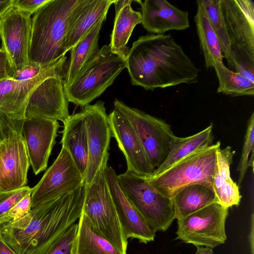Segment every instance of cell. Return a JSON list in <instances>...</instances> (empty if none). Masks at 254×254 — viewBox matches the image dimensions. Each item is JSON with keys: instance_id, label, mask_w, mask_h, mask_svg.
Instances as JSON below:
<instances>
[{"instance_id": "6da1fadb", "label": "cell", "mask_w": 254, "mask_h": 254, "mask_svg": "<svg viewBox=\"0 0 254 254\" xmlns=\"http://www.w3.org/2000/svg\"><path fill=\"white\" fill-rule=\"evenodd\" d=\"M125 64L132 84L146 90L198 81V68L170 34L140 36L129 49Z\"/></svg>"}, {"instance_id": "7a4b0ae2", "label": "cell", "mask_w": 254, "mask_h": 254, "mask_svg": "<svg viewBox=\"0 0 254 254\" xmlns=\"http://www.w3.org/2000/svg\"><path fill=\"white\" fill-rule=\"evenodd\" d=\"M85 185L59 198L32 208L28 214L0 225V232L17 254H46L57 240L79 219Z\"/></svg>"}, {"instance_id": "3957f363", "label": "cell", "mask_w": 254, "mask_h": 254, "mask_svg": "<svg viewBox=\"0 0 254 254\" xmlns=\"http://www.w3.org/2000/svg\"><path fill=\"white\" fill-rule=\"evenodd\" d=\"M84 0H49L34 14L28 63L46 66L65 55V39Z\"/></svg>"}, {"instance_id": "277c9868", "label": "cell", "mask_w": 254, "mask_h": 254, "mask_svg": "<svg viewBox=\"0 0 254 254\" xmlns=\"http://www.w3.org/2000/svg\"><path fill=\"white\" fill-rule=\"evenodd\" d=\"M220 9L230 45L229 67L254 82V2L220 0Z\"/></svg>"}, {"instance_id": "5b68a950", "label": "cell", "mask_w": 254, "mask_h": 254, "mask_svg": "<svg viewBox=\"0 0 254 254\" xmlns=\"http://www.w3.org/2000/svg\"><path fill=\"white\" fill-rule=\"evenodd\" d=\"M220 147L218 141L184 158L157 175L144 177L158 192L170 198L193 184L204 185L213 189L217 152Z\"/></svg>"}, {"instance_id": "8992f818", "label": "cell", "mask_w": 254, "mask_h": 254, "mask_svg": "<svg viewBox=\"0 0 254 254\" xmlns=\"http://www.w3.org/2000/svg\"><path fill=\"white\" fill-rule=\"evenodd\" d=\"M109 157V153L92 182L85 185L82 212L98 233L123 254H127V239L119 220L105 177Z\"/></svg>"}, {"instance_id": "52a82bcc", "label": "cell", "mask_w": 254, "mask_h": 254, "mask_svg": "<svg viewBox=\"0 0 254 254\" xmlns=\"http://www.w3.org/2000/svg\"><path fill=\"white\" fill-rule=\"evenodd\" d=\"M126 67L125 61L104 45L95 58L70 82L64 83L68 102L84 107L99 97Z\"/></svg>"}, {"instance_id": "ba28073f", "label": "cell", "mask_w": 254, "mask_h": 254, "mask_svg": "<svg viewBox=\"0 0 254 254\" xmlns=\"http://www.w3.org/2000/svg\"><path fill=\"white\" fill-rule=\"evenodd\" d=\"M117 179L123 193L152 229L164 232L170 227L175 219L172 198L158 192L144 177L126 171Z\"/></svg>"}, {"instance_id": "9c48e42d", "label": "cell", "mask_w": 254, "mask_h": 254, "mask_svg": "<svg viewBox=\"0 0 254 254\" xmlns=\"http://www.w3.org/2000/svg\"><path fill=\"white\" fill-rule=\"evenodd\" d=\"M114 109L124 115L134 129L147 158L155 169L166 158L175 135L165 121L116 99Z\"/></svg>"}, {"instance_id": "30bf717a", "label": "cell", "mask_w": 254, "mask_h": 254, "mask_svg": "<svg viewBox=\"0 0 254 254\" xmlns=\"http://www.w3.org/2000/svg\"><path fill=\"white\" fill-rule=\"evenodd\" d=\"M228 208L213 203L177 220L176 239L212 249L225 243Z\"/></svg>"}, {"instance_id": "8fae6325", "label": "cell", "mask_w": 254, "mask_h": 254, "mask_svg": "<svg viewBox=\"0 0 254 254\" xmlns=\"http://www.w3.org/2000/svg\"><path fill=\"white\" fill-rule=\"evenodd\" d=\"M83 185L84 178L69 153L62 147L54 163L32 188L31 207L59 198Z\"/></svg>"}, {"instance_id": "7c38bea8", "label": "cell", "mask_w": 254, "mask_h": 254, "mask_svg": "<svg viewBox=\"0 0 254 254\" xmlns=\"http://www.w3.org/2000/svg\"><path fill=\"white\" fill-rule=\"evenodd\" d=\"M31 22L30 14L13 5L0 17L1 49L6 54L13 75L28 63Z\"/></svg>"}, {"instance_id": "4fadbf2b", "label": "cell", "mask_w": 254, "mask_h": 254, "mask_svg": "<svg viewBox=\"0 0 254 254\" xmlns=\"http://www.w3.org/2000/svg\"><path fill=\"white\" fill-rule=\"evenodd\" d=\"M22 124L10 127L0 144V191L26 186L30 165L21 134Z\"/></svg>"}, {"instance_id": "5bb4252c", "label": "cell", "mask_w": 254, "mask_h": 254, "mask_svg": "<svg viewBox=\"0 0 254 254\" xmlns=\"http://www.w3.org/2000/svg\"><path fill=\"white\" fill-rule=\"evenodd\" d=\"M85 118L87 133L88 159L85 185L90 184L109 153L112 136L105 103L98 101L81 110Z\"/></svg>"}, {"instance_id": "9a60e30c", "label": "cell", "mask_w": 254, "mask_h": 254, "mask_svg": "<svg viewBox=\"0 0 254 254\" xmlns=\"http://www.w3.org/2000/svg\"><path fill=\"white\" fill-rule=\"evenodd\" d=\"M59 127V122L55 120L38 117L23 120L21 134L35 175L47 167Z\"/></svg>"}, {"instance_id": "2e32d148", "label": "cell", "mask_w": 254, "mask_h": 254, "mask_svg": "<svg viewBox=\"0 0 254 254\" xmlns=\"http://www.w3.org/2000/svg\"><path fill=\"white\" fill-rule=\"evenodd\" d=\"M112 136L124 154L127 171L142 177L152 175L155 169L150 163L140 140L127 119L114 109L108 115Z\"/></svg>"}, {"instance_id": "e0dca14e", "label": "cell", "mask_w": 254, "mask_h": 254, "mask_svg": "<svg viewBox=\"0 0 254 254\" xmlns=\"http://www.w3.org/2000/svg\"><path fill=\"white\" fill-rule=\"evenodd\" d=\"M68 103L64 79L49 77L31 94L25 109V118L38 117L63 123L69 115Z\"/></svg>"}, {"instance_id": "ac0fdd59", "label": "cell", "mask_w": 254, "mask_h": 254, "mask_svg": "<svg viewBox=\"0 0 254 254\" xmlns=\"http://www.w3.org/2000/svg\"><path fill=\"white\" fill-rule=\"evenodd\" d=\"M105 177L115 209L126 238L138 240L147 244L154 241L156 232L127 199L119 185L117 175L114 169L106 167Z\"/></svg>"}, {"instance_id": "d6986e66", "label": "cell", "mask_w": 254, "mask_h": 254, "mask_svg": "<svg viewBox=\"0 0 254 254\" xmlns=\"http://www.w3.org/2000/svg\"><path fill=\"white\" fill-rule=\"evenodd\" d=\"M141 7V23L149 33L164 34L170 30H184L190 27L189 13L165 0H137Z\"/></svg>"}, {"instance_id": "ffe728a7", "label": "cell", "mask_w": 254, "mask_h": 254, "mask_svg": "<svg viewBox=\"0 0 254 254\" xmlns=\"http://www.w3.org/2000/svg\"><path fill=\"white\" fill-rule=\"evenodd\" d=\"M63 123L64 129L61 142L62 148L69 153L85 179L88 164V147L84 114L81 110L77 113L69 115Z\"/></svg>"}, {"instance_id": "44dd1931", "label": "cell", "mask_w": 254, "mask_h": 254, "mask_svg": "<svg viewBox=\"0 0 254 254\" xmlns=\"http://www.w3.org/2000/svg\"><path fill=\"white\" fill-rule=\"evenodd\" d=\"M235 151L231 146L221 149L217 152V165L213 181V189L219 204L225 207L238 206L241 195L239 186L232 179L230 166Z\"/></svg>"}, {"instance_id": "7402d4cb", "label": "cell", "mask_w": 254, "mask_h": 254, "mask_svg": "<svg viewBox=\"0 0 254 254\" xmlns=\"http://www.w3.org/2000/svg\"><path fill=\"white\" fill-rule=\"evenodd\" d=\"M114 0H84L69 28L65 42L67 53L104 15Z\"/></svg>"}, {"instance_id": "603a6c76", "label": "cell", "mask_w": 254, "mask_h": 254, "mask_svg": "<svg viewBox=\"0 0 254 254\" xmlns=\"http://www.w3.org/2000/svg\"><path fill=\"white\" fill-rule=\"evenodd\" d=\"M106 16L101 17L70 50V58L65 68L64 83L70 82L98 54L99 34Z\"/></svg>"}, {"instance_id": "cb8c5ba5", "label": "cell", "mask_w": 254, "mask_h": 254, "mask_svg": "<svg viewBox=\"0 0 254 254\" xmlns=\"http://www.w3.org/2000/svg\"><path fill=\"white\" fill-rule=\"evenodd\" d=\"M213 125L192 135L180 137L175 136L169 152L163 162L151 176L157 175L167 170L176 163L190 154L212 144Z\"/></svg>"}, {"instance_id": "d4e9b609", "label": "cell", "mask_w": 254, "mask_h": 254, "mask_svg": "<svg viewBox=\"0 0 254 254\" xmlns=\"http://www.w3.org/2000/svg\"><path fill=\"white\" fill-rule=\"evenodd\" d=\"M131 0L122 9L115 12L114 26L111 35L110 46L112 53L126 61L129 49L127 44L132 32L141 23V13L132 9Z\"/></svg>"}, {"instance_id": "484cf974", "label": "cell", "mask_w": 254, "mask_h": 254, "mask_svg": "<svg viewBox=\"0 0 254 254\" xmlns=\"http://www.w3.org/2000/svg\"><path fill=\"white\" fill-rule=\"evenodd\" d=\"M175 218L180 219L213 203H218L213 190L193 184L180 190L173 198Z\"/></svg>"}, {"instance_id": "4316f807", "label": "cell", "mask_w": 254, "mask_h": 254, "mask_svg": "<svg viewBox=\"0 0 254 254\" xmlns=\"http://www.w3.org/2000/svg\"><path fill=\"white\" fill-rule=\"evenodd\" d=\"M194 17L200 49L206 68H213L215 62H223V56L218 38L214 31L201 0L196 1Z\"/></svg>"}, {"instance_id": "83f0119b", "label": "cell", "mask_w": 254, "mask_h": 254, "mask_svg": "<svg viewBox=\"0 0 254 254\" xmlns=\"http://www.w3.org/2000/svg\"><path fill=\"white\" fill-rule=\"evenodd\" d=\"M77 223L71 254H123L95 230L82 212Z\"/></svg>"}, {"instance_id": "f1b7e54d", "label": "cell", "mask_w": 254, "mask_h": 254, "mask_svg": "<svg viewBox=\"0 0 254 254\" xmlns=\"http://www.w3.org/2000/svg\"><path fill=\"white\" fill-rule=\"evenodd\" d=\"M218 80L217 93L232 97L254 95V82L227 67L223 62L213 66Z\"/></svg>"}, {"instance_id": "f546056e", "label": "cell", "mask_w": 254, "mask_h": 254, "mask_svg": "<svg viewBox=\"0 0 254 254\" xmlns=\"http://www.w3.org/2000/svg\"><path fill=\"white\" fill-rule=\"evenodd\" d=\"M212 26L220 42L223 57L228 66L231 62V53L229 38L220 9V0H201Z\"/></svg>"}, {"instance_id": "4dcf8cb0", "label": "cell", "mask_w": 254, "mask_h": 254, "mask_svg": "<svg viewBox=\"0 0 254 254\" xmlns=\"http://www.w3.org/2000/svg\"><path fill=\"white\" fill-rule=\"evenodd\" d=\"M254 112H253L248 121L244 142L238 167V171L239 172V185L243 182L249 168V155L254 151Z\"/></svg>"}, {"instance_id": "1f68e13d", "label": "cell", "mask_w": 254, "mask_h": 254, "mask_svg": "<svg viewBox=\"0 0 254 254\" xmlns=\"http://www.w3.org/2000/svg\"><path fill=\"white\" fill-rule=\"evenodd\" d=\"M32 188L25 186L20 189L0 191V220L22 198L31 192Z\"/></svg>"}, {"instance_id": "d6a6232c", "label": "cell", "mask_w": 254, "mask_h": 254, "mask_svg": "<svg viewBox=\"0 0 254 254\" xmlns=\"http://www.w3.org/2000/svg\"><path fill=\"white\" fill-rule=\"evenodd\" d=\"M77 227V223L72 224L57 240L46 254H71Z\"/></svg>"}, {"instance_id": "836d02e7", "label": "cell", "mask_w": 254, "mask_h": 254, "mask_svg": "<svg viewBox=\"0 0 254 254\" xmlns=\"http://www.w3.org/2000/svg\"><path fill=\"white\" fill-rule=\"evenodd\" d=\"M31 209V193H30L18 201L7 214L0 220V225L12 222L22 218L28 214Z\"/></svg>"}, {"instance_id": "e575fe53", "label": "cell", "mask_w": 254, "mask_h": 254, "mask_svg": "<svg viewBox=\"0 0 254 254\" xmlns=\"http://www.w3.org/2000/svg\"><path fill=\"white\" fill-rule=\"evenodd\" d=\"M45 67L37 63H28L20 71L14 74L12 79L17 81L31 79L39 75Z\"/></svg>"}, {"instance_id": "d590c367", "label": "cell", "mask_w": 254, "mask_h": 254, "mask_svg": "<svg viewBox=\"0 0 254 254\" xmlns=\"http://www.w3.org/2000/svg\"><path fill=\"white\" fill-rule=\"evenodd\" d=\"M49 1V0H13L12 5L31 15Z\"/></svg>"}, {"instance_id": "8d00e7d4", "label": "cell", "mask_w": 254, "mask_h": 254, "mask_svg": "<svg viewBox=\"0 0 254 254\" xmlns=\"http://www.w3.org/2000/svg\"><path fill=\"white\" fill-rule=\"evenodd\" d=\"M13 72L10 66L6 54L1 48L0 49V80L12 79Z\"/></svg>"}, {"instance_id": "74e56055", "label": "cell", "mask_w": 254, "mask_h": 254, "mask_svg": "<svg viewBox=\"0 0 254 254\" xmlns=\"http://www.w3.org/2000/svg\"><path fill=\"white\" fill-rule=\"evenodd\" d=\"M0 254H17L5 242L0 232Z\"/></svg>"}, {"instance_id": "f35d334b", "label": "cell", "mask_w": 254, "mask_h": 254, "mask_svg": "<svg viewBox=\"0 0 254 254\" xmlns=\"http://www.w3.org/2000/svg\"><path fill=\"white\" fill-rule=\"evenodd\" d=\"M13 0H0V17L12 5Z\"/></svg>"}, {"instance_id": "ab89813d", "label": "cell", "mask_w": 254, "mask_h": 254, "mask_svg": "<svg viewBox=\"0 0 254 254\" xmlns=\"http://www.w3.org/2000/svg\"><path fill=\"white\" fill-rule=\"evenodd\" d=\"M194 254H213L212 249L206 247H196V250Z\"/></svg>"}, {"instance_id": "60d3db41", "label": "cell", "mask_w": 254, "mask_h": 254, "mask_svg": "<svg viewBox=\"0 0 254 254\" xmlns=\"http://www.w3.org/2000/svg\"><path fill=\"white\" fill-rule=\"evenodd\" d=\"M250 234L249 239L252 254H254V214L252 215L251 231Z\"/></svg>"}, {"instance_id": "b9f144b4", "label": "cell", "mask_w": 254, "mask_h": 254, "mask_svg": "<svg viewBox=\"0 0 254 254\" xmlns=\"http://www.w3.org/2000/svg\"><path fill=\"white\" fill-rule=\"evenodd\" d=\"M6 135V134L5 132L3 126L1 124V123L0 121V144L2 141V140L4 139Z\"/></svg>"}]
</instances>
